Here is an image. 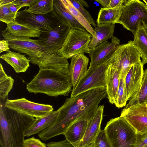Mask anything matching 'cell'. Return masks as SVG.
<instances>
[{"instance_id": "obj_1", "label": "cell", "mask_w": 147, "mask_h": 147, "mask_svg": "<svg viewBox=\"0 0 147 147\" xmlns=\"http://www.w3.org/2000/svg\"><path fill=\"white\" fill-rule=\"evenodd\" d=\"M106 88H96L73 97L67 98L57 110L54 123L38 133V137L46 141L60 135H64L69 127L78 119L92 118L101 101L107 95Z\"/></svg>"}, {"instance_id": "obj_2", "label": "cell", "mask_w": 147, "mask_h": 147, "mask_svg": "<svg viewBox=\"0 0 147 147\" xmlns=\"http://www.w3.org/2000/svg\"><path fill=\"white\" fill-rule=\"evenodd\" d=\"M3 101H0V146L24 147V132L35 118L5 108Z\"/></svg>"}, {"instance_id": "obj_3", "label": "cell", "mask_w": 147, "mask_h": 147, "mask_svg": "<svg viewBox=\"0 0 147 147\" xmlns=\"http://www.w3.org/2000/svg\"><path fill=\"white\" fill-rule=\"evenodd\" d=\"M72 87L67 76L55 70L40 69L26 88L29 92L56 97L68 96Z\"/></svg>"}, {"instance_id": "obj_4", "label": "cell", "mask_w": 147, "mask_h": 147, "mask_svg": "<svg viewBox=\"0 0 147 147\" xmlns=\"http://www.w3.org/2000/svg\"><path fill=\"white\" fill-rule=\"evenodd\" d=\"M104 130L111 147H135L137 134L123 118L111 119Z\"/></svg>"}, {"instance_id": "obj_5", "label": "cell", "mask_w": 147, "mask_h": 147, "mask_svg": "<svg viewBox=\"0 0 147 147\" xmlns=\"http://www.w3.org/2000/svg\"><path fill=\"white\" fill-rule=\"evenodd\" d=\"M140 57L133 41L130 40L117 47L112 56L110 66L118 71L120 78L124 79L131 67L141 62Z\"/></svg>"}, {"instance_id": "obj_6", "label": "cell", "mask_w": 147, "mask_h": 147, "mask_svg": "<svg viewBox=\"0 0 147 147\" xmlns=\"http://www.w3.org/2000/svg\"><path fill=\"white\" fill-rule=\"evenodd\" d=\"M112 55L102 63L93 67H89L85 76L72 90L70 97L76 96L92 89L106 88L107 72L111 63Z\"/></svg>"}, {"instance_id": "obj_7", "label": "cell", "mask_w": 147, "mask_h": 147, "mask_svg": "<svg viewBox=\"0 0 147 147\" xmlns=\"http://www.w3.org/2000/svg\"><path fill=\"white\" fill-rule=\"evenodd\" d=\"M92 37L86 31L71 29L62 47L56 53L67 59L78 54L88 53Z\"/></svg>"}, {"instance_id": "obj_8", "label": "cell", "mask_w": 147, "mask_h": 147, "mask_svg": "<svg viewBox=\"0 0 147 147\" xmlns=\"http://www.w3.org/2000/svg\"><path fill=\"white\" fill-rule=\"evenodd\" d=\"M142 20L147 26V7L139 0H131L121 8L119 24L126 29L135 34L140 21Z\"/></svg>"}, {"instance_id": "obj_9", "label": "cell", "mask_w": 147, "mask_h": 147, "mask_svg": "<svg viewBox=\"0 0 147 147\" xmlns=\"http://www.w3.org/2000/svg\"><path fill=\"white\" fill-rule=\"evenodd\" d=\"M70 28L61 23L51 30L41 31L38 39L46 54L56 53L62 47Z\"/></svg>"}, {"instance_id": "obj_10", "label": "cell", "mask_w": 147, "mask_h": 147, "mask_svg": "<svg viewBox=\"0 0 147 147\" xmlns=\"http://www.w3.org/2000/svg\"><path fill=\"white\" fill-rule=\"evenodd\" d=\"M15 20L23 25L39 29L40 31L52 30L61 23L51 12L46 15H39L29 12L26 8L17 12Z\"/></svg>"}, {"instance_id": "obj_11", "label": "cell", "mask_w": 147, "mask_h": 147, "mask_svg": "<svg viewBox=\"0 0 147 147\" xmlns=\"http://www.w3.org/2000/svg\"><path fill=\"white\" fill-rule=\"evenodd\" d=\"M6 108L35 118L43 117L53 111L50 105L41 104L29 101L24 98L7 99L4 102Z\"/></svg>"}, {"instance_id": "obj_12", "label": "cell", "mask_w": 147, "mask_h": 147, "mask_svg": "<svg viewBox=\"0 0 147 147\" xmlns=\"http://www.w3.org/2000/svg\"><path fill=\"white\" fill-rule=\"evenodd\" d=\"M120 117L124 118L134 129L137 134L147 131V103L137 104L124 108Z\"/></svg>"}, {"instance_id": "obj_13", "label": "cell", "mask_w": 147, "mask_h": 147, "mask_svg": "<svg viewBox=\"0 0 147 147\" xmlns=\"http://www.w3.org/2000/svg\"><path fill=\"white\" fill-rule=\"evenodd\" d=\"M10 48L27 55L30 60L42 56L45 53L37 39L20 37L7 40Z\"/></svg>"}, {"instance_id": "obj_14", "label": "cell", "mask_w": 147, "mask_h": 147, "mask_svg": "<svg viewBox=\"0 0 147 147\" xmlns=\"http://www.w3.org/2000/svg\"><path fill=\"white\" fill-rule=\"evenodd\" d=\"M111 42L108 41L90 49L88 53L91 59L89 67H93L103 63L112 55L119 45L120 40L115 36L111 38Z\"/></svg>"}, {"instance_id": "obj_15", "label": "cell", "mask_w": 147, "mask_h": 147, "mask_svg": "<svg viewBox=\"0 0 147 147\" xmlns=\"http://www.w3.org/2000/svg\"><path fill=\"white\" fill-rule=\"evenodd\" d=\"M30 62L37 65L39 69H53L68 76L69 65L67 59L57 53H45L42 56L30 60Z\"/></svg>"}, {"instance_id": "obj_16", "label": "cell", "mask_w": 147, "mask_h": 147, "mask_svg": "<svg viewBox=\"0 0 147 147\" xmlns=\"http://www.w3.org/2000/svg\"><path fill=\"white\" fill-rule=\"evenodd\" d=\"M104 105L98 106L89 121L84 136L77 147H93L95 139L100 129Z\"/></svg>"}, {"instance_id": "obj_17", "label": "cell", "mask_w": 147, "mask_h": 147, "mask_svg": "<svg viewBox=\"0 0 147 147\" xmlns=\"http://www.w3.org/2000/svg\"><path fill=\"white\" fill-rule=\"evenodd\" d=\"M143 65L142 62L132 65L124 79V85L127 101L137 93L141 85L143 74Z\"/></svg>"}, {"instance_id": "obj_18", "label": "cell", "mask_w": 147, "mask_h": 147, "mask_svg": "<svg viewBox=\"0 0 147 147\" xmlns=\"http://www.w3.org/2000/svg\"><path fill=\"white\" fill-rule=\"evenodd\" d=\"M89 61V59L84 53L77 54L71 58L68 76L72 89L76 86L86 74Z\"/></svg>"}, {"instance_id": "obj_19", "label": "cell", "mask_w": 147, "mask_h": 147, "mask_svg": "<svg viewBox=\"0 0 147 147\" xmlns=\"http://www.w3.org/2000/svg\"><path fill=\"white\" fill-rule=\"evenodd\" d=\"M7 25L5 29L1 32L2 36L6 40L20 37L38 38L40 35L39 29L23 25L15 20Z\"/></svg>"}, {"instance_id": "obj_20", "label": "cell", "mask_w": 147, "mask_h": 147, "mask_svg": "<svg viewBox=\"0 0 147 147\" xmlns=\"http://www.w3.org/2000/svg\"><path fill=\"white\" fill-rule=\"evenodd\" d=\"M50 12L60 22L71 29L87 31L67 11L61 0H53V9Z\"/></svg>"}, {"instance_id": "obj_21", "label": "cell", "mask_w": 147, "mask_h": 147, "mask_svg": "<svg viewBox=\"0 0 147 147\" xmlns=\"http://www.w3.org/2000/svg\"><path fill=\"white\" fill-rule=\"evenodd\" d=\"M92 118H80L71 125L63 135L65 139L77 147L83 138Z\"/></svg>"}, {"instance_id": "obj_22", "label": "cell", "mask_w": 147, "mask_h": 147, "mask_svg": "<svg viewBox=\"0 0 147 147\" xmlns=\"http://www.w3.org/2000/svg\"><path fill=\"white\" fill-rule=\"evenodd\" d=\"M0 58L10 65L17 73L25 72L30 62L29 59L24 55L10 51L2 55Z\"/></svg>"}, {"instance_id": "obj_23", "label": "cell", "mask_w": 147, "mask_h": 147, "mask_svg": "<svg viewBox=\"0 0 147 147\" xmlns=\"http://www.w3.org/2000/svg\"><path fill=\"white\" fill-rule=\"evenodd\" d=\"M58 113V110L52 111L46 115L36 118L32 124L25 131V137H29L38 134L51 125L55 120Z\"/></svg>"}, {"instance_id": "obj_24", "label": "cell", "mask_w": 147, "mask_h": 147, "mask_svg": "<svg viewBox=\"0 0 147 147\" xmlns=\"http://www.w3.org/2000/svg\"><path fill=\"white\" fill-rule=\"evenodd\" d=\"M115 28L114 24H97L94 29L95 36L92 37L89 44L90 49L93 48L111 38L113 36Z\"/></svg>"}, {"instance_id": "obj_25", "label": "cell", "mask_w": 147, "mask_h": 147, "mask_svg": "<svg viewBox=\"0 0 147 147\" xmlns=\"http://www.w3.org/2000/svg\"><path fill=\"white\" fill-rule=\"evenodd\" d=\"M133 44L139 51L144 65L147 63V31L144 27V23L140 20L137 30L134 35Z\"/></svg>"}, {"instance_id": "obj_26", "label": "cell", "mask_w": 147, "mask_h": 147, "mask_svg": "<svg viewBox=\"0 0 147 147\" xmlns=\"http://www.w3.org/2000/svg\"><path fill=\"white\" fill-rule=\"evenodd\" d=\"M119 81L118 71L111 67L110 65L107 72L106 88L108 98L111 104H115Z\"/></svg>"}, {"instance_id": "obj_27", "label": "cell", "mask_w": 147, "mask_h": 147, "mask_svg": "<svg viewBox=\"0 0 147 147\" xmlns=\"http://www.w3.org/2000/svg\"><path fill=\"white\" fill-rule=\"evenodd\" d=\"M123 5L110 9L101 8L96 21L97 24L119 23L121 9Z\"/></svg>"}, {"instance_id": "obj_28", "label": "cell", "mask_w": 147, "mask_h": 147, "mask_svg": "<svg viewBox=\"0 0 147 147\" xmlns=\"http://www.w3.org/2000/svg\"><path fill=\"white\" fill-rule=\"evenodd\" d=\"M67 11L75 19L90 33L93 37L95 36V32L87 20L71 4L69 0H61Z\"/></svg>"}, {"instance_id": "obj_29", "label": "cell", "mask_w": 147, "mask_h": 147, "mask_svg": "<svg viewBox=\"0 0 147 147\" xmlns=\"http://www.w3.org/2000/svg\"><path fill=\"white\" fill-rule=\"evenodd\" d=\"M147 102V69L144 70L141 86L137 93L126 105L127 109L139 104Z\"/></svg>"}, {"instance_id": "obj_30", "label": "cell", "mask_w": 147, "mask_h": 147, "mask_svg": "<svg viewBox=\"0 0 147 147\" xmlns=\"http://www.w3.org/2000/svg\"><path fill=\"white\" fill-rule=\"evenodd\" d=\"M14 80L5 73L2 64H0V98L4 100L12 89Z\"/></svg>"}, {"instance_id": "obj_31", "label": "cell", "mask_w": 147, "mask_h": 147, "mask_svg": "<svg viewBox=\"0 0 147 147\" xmlns=\"http://www.w3.org/2000/svg\"><path fill=\"white\" fill-rule=\"evenodd\" d=\"M53 0H38L31 7L26 8L32 13L44 15L51 12L53 9Z\"/></svg>"}, {"instance_id": "obj_32", "label": "cell", "mask_w": 147, "mask_h": 147, "mask_svg": "<svg viewBox=\"0 0 147 147\" xmlns=\"http://www.w3.org/2000/svg\"><path fill=\"white\" fill-rule=\"evenodd\" d=\"M127 101L124 79L120 78L119 85L114 104L117 107L120 108L126 106Z\"/></svg>"}, {"instance_id": "obj_33", "label": "cell", "mask_w": 147, "mask_h": 147, "mask_svg": "<svg viewBox=\"0 0 147 147\" xmlns=\"http://www.w3.org/2000/svg\"><path fill=\"white\" fill-rule=\"evenodd\" d=\"M16 15L9 9L7 5L0 6V21L7 24L15 20Z\"/></svg>"}, {"instance_id": "obj_34", "label": "cell", "mask_w": 147, "mask_h": 147, "mask_svg": "<svg viewBox=\"0 0 147 147\" xmlns=\"http://www.w3.org/2000/svg\"><path fill=\"white\" fill-rule=\"evenodd\" d=\"M72 5L77 9L88 21L91 25L95 28L97 24L88 11L80 3L78 0H69Z\"/></svg>"}, {"instance_id": "obj_35", "label": "cell", "mask_w": 147, "mask_h": 147, "mask_svg": "<svg viewBox=\"0 0 147 147\" xmlns=\"http://www.w3.org/2000/svg\"><path fill=\"white\" fill-rule=\"evenodd\" d=\"M93 147H111L104 129L100 131L95 139Z\"/></svg>"}, {"instance_id": "obj_36", "label": "cell", "mask_w": 147, "mask_h": 147, "mask_svg": "<svg viewBox=\"0 0 147 147\" xmlns=\"http://www.w3.org/2000/svg\"><path fill=\"white\" fill-rule=\"evenodd\" d=\"M24 147H47L45 143L33 136L24 140Z\"/></svg>"}, {"instance_id": "obj_37", "label": "cell", "mask_w": 147, "mask_h": 147, "mask_svg": "<svg viewBox=\"0 0 147 147\" xmlns=\"http://www.w3.org/2000/svg\"><path fill=\"white\" fill-rule=\"evenodd\" d=\"M147 145V131L141 134H137L135 147H144Z\"/></svg>"}, {"instance_id": "obj_38", "label": "cell", "mask_w": 147, "mask_h": 147, "mask_svg": "<svg viewBox=\"0 0 147 147\" xmlns=\"http://www.w3.org/2000/svg\"><path fill=\"white\" fill-rule=\"evenodd\" d=\"M47 145V147H76L66 139L58 142H51Z\"/></svg>"}, {"instance_id": "obj_39", "label": "cell", "mask_w": 147, "mask_h": 147, "mask_svg": "<svg viewBox=\"0 0 147 147\" xmlns=\"http://www.w3.org/2000/svg\"><path fill=\"white\" fill-rule=\"evenodd\" d=\"M38 0H14L13 3L19 5L20 8L25 6L30 7Z\"/></svg>"}, {"instance_id": "obj_40", "label": "cell", "mask_w": 147, "mask_h": 147, "mask_svg": "<svg viewBox=\"0 0 147 147\" xmlns=\"http://www.w3.org/2000/svg\"><path fill=\"white\" fill-rule=\"evenodd\" d=\"M9 44L8 41L3 40L0 41V53L4 51L8 52L10 49Z\"/></svg>"}, {"instance_id": "obj_41", "label": "cell", "mask_w": 147, "mask_h": 147, "mask_svg": "<svg viewBox=\"0 0 147 147\" xmlns=\"http://www.w3.org/2000/svg\"><path fill=\"white\" fill-rule=\"evenodd\" d=\"M124 0H111L110 3L105 8L110 9L124 4Z\"/></svg>"}, {"instance_id": "obj_42", "label": "cell", "mask_w": 147, "mask_h": 147, "mask_svg": "<svg viewBox=\"0 0 147 147\" xmlns=\"http://www.w3.org/2000/svg\"><path fill=\"white\" fill-rule=\"evenodd\" d=\"M7 5L11 11L16 15L18 10L21 9L19 5L15 4L13 2Z\"/></svg>"}, {"instance_id": "obj_43", "label": "cell", "mask_w": 147, "mask_h": 147, "mask_svg": "<svg viewBox=\"0 0 147 147\" xmlns=\"http://www.w3.org/2000/svg\"><path fill=\"white\" fill-rule=\"evenodd\" d=\"M111 0H96V1L100 4L103 8H106L109 5Z\"/></svg>"}, {"instance_id": "obj_44", "label": "cell", "mask_w": 147, "mask_h": 147, "mask_svg": "<svg viewBox=\"0 0 147 147\" xmlns=\"http://www.w3.org/2000/svg\"><path fill=\"white\" fill-rule=\"evenodd\" d=\"M14 0H0V6L7 5L13 2Z\"/></svg>"}, {"instance_id": "obj_45", "label": "cell", "mask_w": 147, "mask_h": 147, "mask_svg": "<svg viewBox=\"0 0 147 147\" xmlns=\"http://www.w3.org/2000/svg\"><path fill=\"white\" fill-rule=\"evenodd\" d=\"M78 1L83 6L84 5L86 7H88L89 5L86 1L83 0H78Z\"/></svg>"}, {"instance_id": "obj_46", "label": "cell", "mask_w": 147, "mask_h": 147, "mask_svg": "<svg viewBox=\"0 0 147 147\" xmlns=\"http://www.w3.org/2000/svg\"><path fill=\"white\" fill-rule=\"evenodd\" d=\"M143 1L145 2V4L147 7V0H143Z\"/></svg>"}, {"instance_id": "obj_47", "label": "cell", "mask_w": 147, "mask_h": 147, "mask_svg": "<svg viewBox=\"0 0 147 147\" xmlns=\"http://www.w3.org/2000/svg\"><path fill=\"white\" fill-rule=\"evenodd\" d=\"M144 27L145 28V29L147 31V26H146L144 24Z\"/></svg>"}, {"instance_id": "obj_48", "label": "cell", "mask_w": 147, "mask_h": 147, "mask_svg": "<svg viewBox=\"0 0 147 147\" xmlns=\"http://www.w3.org/2000/svg\"><path fill=\"white\" fill-rule=\"evenodd\" d=\"M144 147H147V145H146Z\"/></svg>"}, {"instance_id": "obj_49", "label": "cell", "mask_w": 147, "mask_h": 147, "mask_svg": "<svg viewBox=\"0 0 147 147\" xmlns=\"http://www.w3.org/2000/svg\"></svg>"}]
</instances>
